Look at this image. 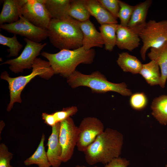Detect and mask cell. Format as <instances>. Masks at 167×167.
<instances>
[{"instance_id": "e0dca14e", "label": "cell", "mask_w": 167, "mask_h": 167, "mask_svg": "<svg viewBox=\"0 0 167 167\" xmlns=\"http://www.w3.org/2000/svg\"><path fill=\"white\" fill-rule=\"evenodd\" d=\"M148 56L151 60L156 61L161 70V80L159 86L165 88L167 80V41L160 46L151 48Z\"/></svg>"}, {"instance_id": "52a82bcc", "label": "cell", "mask_w": 167, "mask_h": 167, "mask_svg": "<svg viewBox=\"0 0 167 167\" xmlns=\"http://www.w3.org/2000/svg\"><path fill=\"white\" fill-rule=\"evenodd\" d=\"M24 40L26 45L21 54L16 58L6 60L1 64L10 65V69L15 73L32 68L35 60L47 45L46 43L35 42L26 38Z\"/></svg>"}, {"instance_id": "83f0119b", "label": "cell", "mask_w": 167, "mask_h": 167, "mask_svg": "<svg viewBox=\"0 0 167 167\" xmlns=\"http://www.w3.org/2000/svg\"><path fill=\"white\" fill-rule=\"evenodd\" d=\"M130 103L134 109L140 110L144 108L146 105L147 99L144 93H136L131 95Z\"/></svg>"}, {"instance_id": "3957f363", "label": "cell", "mask_w": 167, "mask_h": 167, "mask_svg": "<svg viewBox=\"0 0 167 167\" xmlns=\"http://www.w3.org/2000/svg\"><path fill=\"white\" fill-rule=\"evenodd\" d=\"M95 54L94 49L86 50L82 46L74 50L62 49L54 54L45 51L41 53L48 60L54 74L67 78L76 71L79 64L92 63Z\"/></svg>"}, {"instance_id": "836d02e7", "label": "cell", "mask_w": 167, "mask_h": 167, "mask_svg": "<svg viewBox=\"0 0 167 167\" xmlns=\"http://www.w3.org/2000/svg\"><path fill=\"white\" fill-rule=\"evenodd\" d=\"M75 167H87L84 165H76ZM93 167H99L98 166H95Z\"/></svg>"}, {"instance_id": "8992f818", "label": "cell", "mask_w": 167, "mask_h": 167, "mask_svg": "<svg viewBox=\"0 0 167 167\" xmlns=\"http://www.w3.org/2000/svg\"><path fill=\"white\" fill-rule=\"evenodd\" d=\"M137 34L143 43L140 54L145 61L148 49L158 47L167 41V20H150Z\"/></svg>"}, {"instance_id": "d4e9b609", "label": "cell", "mask_w": 167, "mask_h": 167, "mask_svg": "<svg viewBox=\"0 0 167 167\" xmlns=\"http://www.w3.org/2000/svg\"><path fill=\"white\" fill-rule=\"evenodd\" d=\"M68 15L80 22L89 19L90 15L86 7L85 0H71Z\"/></svg>"}, {"instance_id": "484cf974", "label": "cell", "mask_w": 167, "mask_h": 167, "mask_svg": "<svg viewBox=\"0 0 167 167\" xmlns=\"http://www.w3.org/2000/svg\"><path fill=\"white\" fill-rule=\"evenodd\" d=\"M0 44L8 47L7 49L9 54L7 57H18V54L23 47V45L18 40L16 35L11 37L6 36L0 34Z\"/></svg>"}, {"instance_id": "d590c367", "label": "cell", "mask_w": 167, "mask_h": 167, "mask_svg": "<svg viewBox=\"0 0 167 167\" xmlns=\"http://www.w3.org/2000/svg\"><path fill=\"white\" fill-rule=\"evenodd\" d=\"M10 167H13V166L11 165Z\"/></svg>"}, {"instance_id": "cb8c5ba5", "label": "cell", "mask_w": 167, "mask_h": 167, "mask_svg": "<svg viewBox=\"0 0 167 167\" xmlns=\"http://www.w3.org/2000/svg\"><path fill=\"white\" fill-rule=\"evenodd\" d=\"M118 25V24H105L99 27L106 50L112 51L116 45V31Z\"/></svg>"}, {"instance_id": "7c38bea8", "label": "cell", "mask_w": 167, "mask_h": 167, "mask_svg": "<svg viewBox=\"0 0 167 167\" xmlns=\"http://www.w3.org/2000/svg\"><path fill=\"white\" fill-rule=\"evenodd\" d=\"M60 122L52 126V133L48 139L46 152L49 162L52 167H59L62 162V148L59 140Z\"/></svg>"}, {"instance_id": "2e32d148", "label": "cell", "mask_w": 167, "mask_h": 167, "mask_svg": "<svg viewBox=\"0 0 167 167\" xmlns=\"http://www.w3.org/2000/svg\"><path fill=\"white\" fill-rule=\"evenodd\" d=\"M151 0H146L134 6L131 18L127 27L137 34L147 23L146 17Z\"/></svg>"}, {"instance_id": "4316f807", "label": "cell", "mask_w": 167, "mask_h": 167, "mask_svg": "<svg viewBox=\"0 0 167 167\" xmlns=\"http://www.w3.org/2000/svg\"><path fill=\"white\" fill-rule=\"evenodd\" d=\"M120 9L118 18L120 20V25L127 27L131 18L134 6H131L124 2L119 0Z\"/></svg>"}, {"instance_id": "277c9868", "label": "cell", "mask_w": 167, "mask_h": 167, "mask_svg": "<svg viewBox=\"0 0 167 167\" xmlns=\"http://www.w3.org/2000/svg\"><path fill=\"white\" fill-rule=\"evenodd\" d=\"M32 72L26 76H20L12 78L9 76L7 71H4L1 74V79L6 80L9 84L10 100L7 106L6 110L10 111L15 102L21 103V94L27 84L33 78L37 75L47 79L50 78L54 74L48 61L40 58H36L32 66Z\"/></svg>"}, {"instance_id": "8fae6325", "label": "cell", "mask_w": 167, "mask_h": 167, "mask_svg": "<svg viewBox=\"0 0 167 167\" xmlns=\"http://www.w3.org/2000/svg\"><path fill=\"white\" fill-rule=\"evenodd\" d=\"M21 12V15L31 23L47 30L52 18L45 7L44 0H27Z\"/></svg>"}, {"instance_id": "ba28073f", "label": "cell", "mask_w": 167, "mask_h": 167, "mask_svg": "<svg viewBox=\"0 0 167 167\" xmlns=\"http://www.w3.org/2000/svg\"><path fill=\"white\" fill-rule=\"evenodd\" d=\"M0 28L37 42H40L48 37L47 30L35 26L22 15L17 21L0 25Z\"/></svg>"}, {"instance_id": "d6986e66", "label": "cell", "mask_w": 167, "mask_h": 167, "mask_svg": "<svg viewBox=\"0 0 167 167\" xmlns=\"http://www.w3.org/2000/svg\"><path fill=\"white\" fill-rule=\"evenodd\" d=\"M71 0H44L45 7L52 19H60L68 16Z\"/></svg>"}, {"instance_id": "d6a6232c", "label": "cell", "mask_w": 167, "mask_h": 167, "mask_svg": "<svg viewBox=\"0 0 167 167\" xmlns=\"http://www.w3.org/2000/svg\"><path fill=\"white\" fill-rule=\"evenodd\" d=\"M41 116L42 119L44 121V122L52 127L58 123L53 113L48 114L46 113H42Z\"/></svg>"}, {"instance_id": "30bf717a", "label": "cell", "mask_w": 167, "mask_h": 167, "mask_svg": "<svg viewBox=\"0 0 167 167\" xmlns=\"http://www.w3.org/2000/svg\"><path fill=\"white\" fill-rule=\"evenodd\" d=\"M78 128V136L76 144L78 150L84 152L103 132L104 126L102 122L94 117L84 118Z\"/></svg>"}, {"instance_id": "1f68e13d", "label": "cell", "mask_w": 167, "mask_h": 167, "mask_svg": "<svg viewBox=\"0 0 167 167\" xmlns=\"http://www.w3.org/2000/svg\"><path fill=\"white\" fill-rule=\"evenodd\" d=\"M129 161L125 158L118 157L111 160L106 164L105 167H127Z\"/></svg>"}, {"instance_id": "f546056e", "label": "cell", "mask_w": 167, "mask_h": 167, "mask_svg": "<svg viewBox=\"0 0 167 167\" xmlns=\"http://www.w3.org/2000/svg\"><path fill=\"white\" fill-rule=\"evenodd\" d=\"M13 154L9 152L5 144H0V167H10V162L12 158Z\"/></svg>"}, {"instance_id": "9a60e30c", "label": "cell", "mask_w": 167, "mask_h": 167, "mask_svg": "<svg viewBox=\"0 0 167 167\" xmlns=\"http://www.w3.org/2000/svg\"><path fill=\"white\" fill-rule=\"evenodd\" d=\"M27 0H5L0 14V24L18 21L21 15L22 6Z\"/></svg>"}, {"instance_id": "4fadbf2b", "label": "cell", "mask_w": 167, "mask_h": 167, "mask_svg": "<svg viewBox=\"0 0 167 167\" xmlns=\"http://www.w3.org/2000/svg\"><path fill=\"white\" fill-rule=\"evenodd\" d=\"M80 26L83 35L82 46L85 50L103 46L104 44L101 34L89 19L80 22Z\"/></svg>"}, {"instance_id": "603a6c76", "label": "cell", "mask_w": 167, "mask_h": 167, "mask_svg": "<svg viewBox=\"0 0 167 167\" xmlns=\"http://www.w3.org/2000/svg\"><path fill=\"white\" fill-rule=\"evenodd\" d=\"M152 114L161 124H167V95L154 99L151 105Z\"/></svg>"}, {"instance_id": "44dd1931", "label": "cell", "mask_w": 167, "mask_h": 167, "mask_svg": "<svg viewBox=\"0 0 167 167\" xmlns=\"http://www.w3.org/2000/svg\"><path fill=\"white\" fill-rule=\"evenodd\" d=\"M45 138V135L43 133L39 144L35 151L24 161L25 165L28 166L35 164L37 165L38 167L51 166L45 150L44 145Z\"/></svg>"}, {"instance_id": "9c48e42d", "label": "cell", "mask_w": 167, "mask_h": 167, "mask_svg": "<svg viewBox=\"0 0 167 167\" xmlns=\"http://www.w3.org/2000/svg\"><path fill=\"white\" fill-rule=\"evenodd\" d=\"M59 140L62 148L61 160L66 162L71 158L78 136V128L71 117L60 122Z\"/></svg>"}, {"instance_id": "f1b7e54d", "label": "cell", "mask_w": 167, "mask_h": 167, "mask_svg": "<svg viewBox=\"0 0 167 167\" xmlns=\"http://www.w3.org/2000/svg\"><path fill=\"white\" fill-rule=\"evenodd\" d=\"M100 3L116 19L120 9L119 0H98Z\"/></svg>"}, {"instance_id": "ac0fdd59", "label": "cell", "mask_w": 167, "mask_h": 167, "mask_svg": "<svg viewBox=\"0 0 167 167\" xmlns=\"http://www.w3.org/2000/svg\"><path fill=\"white\" fill-rule=\"evenodd\" d=\"M86 7L90 15L94 17L101 25L118 24L114 18L98 0H85Z\"/></svg>"}, {"instance_id": "7a4b0ae2", "label": "cell", "mask_w": 167, "mask_h": 167, "mask_svg": "<svg viewBox=\"0 0 167 167\" xmlns=\"http://www.w3.org/2000/svg\"><path fill=\"white\" fill-rule=\"evenodd\" d=\"M80 22L69 15L60 19H52L47 29L50 43L60 50L81 47L83 35Z\"/></svg>"}, {"instance_id": "e575fe53", "label": "cell", "mask_w": 167, "mask_h": 167, "mask_svg": "<svg viewBox=\"0 0 167 167\" xmlns=\"http://www.w3.org/2000/svg\"><path fill=\"white\" fill-rule=\"evenodd\" d=\"M165 167H167V164H166L165 166Z\"/></svg>"}, {"instance_id": "5bb4252c", "label": "cell", "mask_w": 167, "mask_h": 167, "mask_svg": "<svg viewBox=\"0 0 167 167\" xmlns=\"http://www.w3.org/2000/svg\"><path fill=\"white\" fill-rule=\"evenodd\" d=\"M140 40L135 32L127 27L119 24L116 31V43L118 48L132 51L139 46Z\"/></svg>"}, {"instance_id": "7402d4cb", "label": "cell", "mask_w": 167, "mask_h": 167, "mask_svg": "<svg viewBox=\"0 0 167 167\" xmlns=\"http://www.w3.org/2000/svg\"><path fill=\"white\" fill-rule=\"evenodd\" d=\"M139 74L151 86L159 85L161 80L160 68L155 61L151 60L148 63L143 64Z\"/></svg>"}, {"instance_id": "ffe728a7", "label": "cell", "mask_w": 167, "mask_h": 167, "mask_svg": "<svg viewBox=\"0 0 167 167\" xmlns=\"http://www.w3.org/2000/svg\"><path fill=\"white\" fill-rule=\"evenodd\" d=\"M117 62L123 71L133 74H139L143 65L136 57L126 52L118 54Z\"/></svg>"}, {"instance_id": "6da1fadb", "label": "cell", "mask_w": 167, "mask_h": 167, "mask_svg": "<svg viewBox=\"0 0 167 167\" xmlns=\"http://www.w3.org/2000/svg\"><path fill=\"white\" fill-rule=\"evenodd\" d=\"M123 143L122 133L117 130L107 128L84 152L85 161L91 165L97 163L106 164L119 157Z\"/></svg>"}, {"instance_id": "4dcf8cb0", "label": "cell", "mask_w": 167, "mask_h": 167, "mask_svg": "<svg viewBox=\"0 0 167 167\" xmlns=\"http://www.w3.org/2000/svg\"><path fill=\"white\" fill-rule=\"evenodd\" d=\"M77 107L72 106L63 108L62 110L56 111L53 113L58 122H60L75 114L78 111Z\"/></svg>"}, {"instance_id": "5b68a950", "label": "cell", "mask_w": 167, "mask_h": 167, "mask_svg": "<svg viewBox=\"0 0 167 167\" xmlns=\"http://www.w3.org/2000/svg\"><path fill=\"white\" fill-rule=\"evenodd\" d=\"M67 82L73 88L82 86L87 87L93 93H104L111 91L124 96L132 95L131 91L127 88L125 83L116 84L109 82L104 75L98 71L90 75H85L75 71L67 78Z\"/></svg>"}]
</instances>
